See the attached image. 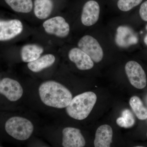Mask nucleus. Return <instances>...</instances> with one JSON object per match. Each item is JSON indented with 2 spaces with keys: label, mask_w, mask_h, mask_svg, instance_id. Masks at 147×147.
I'll return each instance as SVG.
<instances>
[{
  "label": "nucleus",
  "mask_w": 147,
  "mask_h": 147,
  "mask_svg": "<svg viewBox=\"0 0 147 147\" xmlns=\"http://www.w3.org/2000/svg\"><path fill=\"white\" fill-rule=\"evenodd\" d=\"M38 91L43 103L53 108H66L72 98L70 91L61 84L55 81L43 82L40 86Z\"/></svg>",
  "instance_id": "nucleus-1"
},
{
  "label": "nucleus",
  "mask_w": 147,
  "mask_h": 147,
  "mask_svg": "<svg viewBox=\"0 0 147 147\" xmlns=\"http://www.w3.org/2000/svg\"><path fill=\"white\" fill-rule=\"evenodd\" d=\"M97 100L93 92H87L72 98L66 107L67 115L72 118L82 120L86 118L91 112Z\"/></svg>",
  "instance_id": "nucleus-2"
},
{
  "label": "nucleus",
  "mask_w": 147,
  "mask_h": 147,
  "mask_svg": "<svg viewBox=\"0 0 147 147\" xmlns=\"http://www.w3.org/2000/svg\"><path fill=\"white\" fill-rule=\"evenodd\" d=\"M5 129L7 134L14 139L25 141L31 136L34 126L31 122L26 119L13 117L7 121Z\"/></svg>",
  "instance_id": "nucleus-3"
},
{
  "label": "nucleus",
  "mask_w": 147,
  "mask_h": 147,
  "mask_svg": "<svg viewBox=\"0 0 147 147\" xmlns=\"http://www.w3.org/2000/svg\"><path fill=\"white\" fill-rule=\"evenodd\" d=\"M78 46L91 58L94 62H100L103 59V50L97 40L90 35H85L79 40Z\"/></svg>",
  "instance_id": "nucleus-4"
},
{
  "label": "nucleus",
  "mask_w": 147,
  "mask_h": 147,
  "mask_svg": "<svg viewBox=\"0 0 147 147\" xmlns=\"http://www.w3.org/2000/svg\"><path fill=\"white\" fill-rule=\"evenodd\" d=\"M125 71L130 84L139 89L145 88L147 84L146 73L142 66L135 61H129L125 66Z\"/></svg>",
  "instance_id": "nucleus-5"
},
{
  "label": "nucleus",
  "mask_w": 147,
  "mask_h": 147,
  "mask_svg": "<svg viewBox=\"0 0 147 147\" xmlns=\"http://www.w3.org/2000/svg\"><path fill=\"white\" fill-rule=\"evenodd\" d=\"M45 32L59 38H65L69 33L70 27L63 17L55 16L45 21L42 24Z\"/></svg>",
  "instance_id": "nucleus-6"
},
{
  "label": "nucleus",
  "mask_w": 147,
  "mask_h": 147,
  "mask_svg": "<svg viewBox=\"0 0 147 147\" xmlns=\"http://www.w3.org/2000/svg\"><path fill=\"white\" fill-rule=\"evenodd\" d=\"M24 91L21 84L16 80L10 78H4L0 82V94L3 95L11 101L19 100Z\"/></svg>",
  "instance_id": "nucleus-7"
},
{
  "label": "nucleus",
  "mask_w": 147,
  "mask_h": 147,
  "mask_svg": "<svg viewBox=\"0 0 147 147\" xmlns=\"http://www.w3.org/2000/svg\"><path fill=\"white\" fill-rule=\"evenodd\" d=\"M23 30V24L18 19L0 21V41L14 38L20 34Z\"/></svg>",
  "instance_id": "nucleus-8"
},
{
  "label": "nucleus",
  "mask_w": 147,
  "mask_h": 147,
  "mask_svg": "<svg viewBox=\"0 0 147 147\" xmlns=\"http://www.w3.org/2000/svg\"><path fill=\"white\" fill-rule=\"evenodd\" d=\"M100 7L99 4L94 0L88 1L83 6L81 21L86 26H91L96 24L99 19Z\"/></svg>",
  "instance_id": "nucleus-9"
},
{
  "label": "nucleus",
  "mask_w": 147,
  "mask_h": 147,
  "mask_svg": "<svg viewBox=\"0 0 147 147\" xmlns=\"http://www.w3.org/2000/svg\"><path fill=\"white\" fill-rule=\"evenodd\" d=\"M62 146L64 147H83L86 141L79 129L67 127L62 131Z\"/></svg>",
  "instance_id": "nucleus-10"
},
{
  "label": "nucleus",
  "mask_w": 147,
  "mask_h": 147,
  "mask_svg": "<svg viewBox=\"0 0 147 147\" xmlns=\"http://www.w3.org/2000/svg\"><path fill=\"white\" fill-rule=\"evenodd\" d=\"M68 57L71 62L75 64L79 70H89L92 68L94 65L91 58L79 47L71 49L69 52Z\"/></svg>",
  "instance_id": "nucleus-11"
},
{
  "label": "nucleus",
  "mask_w": 147,
  "mask_h": 147,
  "mask_svg": "<svg viewBox=\"0 0 147 147\" xmlns=\"http://www.w3.org/2000/svg\"><path fill=\"white\" fill-rule=\"evenodd\" d=\"M113 130L108 125H103L98 128L94 141L95 147H109L112 142Z\"/></svg>",
  "instance_id": "nucleus-12"
},
{
  "label": "nucleus",
  "mask_w": 147,
  "mask_h": 147,
  "mask_svg": "<svg viewBox=\"0 0 147 147\" xmlns=\"http://www.w3.org/2000/svg\"><path fill=\"white\" fill-rule=\"evenodd\" d=\"M53 0H34L33 3L35 15L40 19H45L50 16L54 8Z\"/></svg>",
  "instance_id": "nucleus-13"
},
{
  "label": "nucleus",
  "mask_w": 147,
  "mask_h": 147,
  "mask_svg": "<svg viewBox=\"0 0 147 147\" xmlns=\"http://www.w3.org/2000/svg\"><path fill=\"white\" fill-rule=\"evenodd\" d=\"M43 48L36 44H28L21 50V57L24 62H31L37 59L43 53Z\"/></svg>",
  "instance_id": "nucleus-14"
},
{
  "label": "nucleus",
  "mask_w": 147,
  "mask_h": 147,
  "mask_svg": "<svg viewBox=\"0 0 147 147\" xmlns=\"http://www.w3.org/2000/svg\"><path fill=\"white\" fill-rule=\"evenodd\" d=\"M55 59L54 55L52 54H47L40 57L33 61L29 62L28 64V67L33 72H38L53 65Z\"/></svg>",
  "instance_id": "nucleus-15"
},
{
  "label": "nucleus",
  "mask_w": 147,
  "mask_h": 147,
  "mask_svg": "<svg viewBox=\"0 0 147 147\" xmlns=\"http://www.w3.org/2000/svg\"><path fill=\"white\" fill-rule=\"evenodd\" d=\"M11 8L18 13H28L33 7L32 0H4Z\"/></svg>",
  "instance_id": "nucleus-16"
},
{
  "label": "nucleus",
  "mask_w": 147,
  "mask_h": 147,
  "mask_svg": "<svg viewBox=\"0 0 147 147\" xmlns=\"http://www.w3.org/2000/svg\"><path fill=\"white\" fill-rule=\"evenodd\" d=\"M129 103L134 114L139 119H146L147 108L144 106L142 100L139 97L132 96L130 98Z\"/></svg>",
  "instance_id": "nucleus-17"
},
{
  "label": "nucleus",
  "mask_w": 147,
  "mask_h": 147,
  "mask_svg": "<svg viewBox=\"0 0 147 147\" xmlns=\"http://www.w3.org/2000/svg\"><path fill=\"white\" fill-rule=\"evenodd\" d=\"M143 0H119L117 3L118 7L123 11H127L139 5Z\"/></svg>",
  "instance_id": "nucleus-18"
},
{
  "label": "nucleus",
  "mask_w": 147,
  "mask_h": 147,
  "mask_svg": "<svg viewBox=\"0 0 147 147\" xmlns=\"http://www.w3.org/2000/svg\"><path fill=\"white\" fill-rule=\"evenodd\" d=\"M122 116L125 121L126 128L131 127L134 125L135 119L133 114L130 110L125 109L122 112Z\"/></svg>",
  "instance_id": "nucleus-19"
},
{
  "label": "nucleus",
  "mask_w": 147,
  "mask_h": 147,
  "mask_svg": "<svg viewBox=\"0 0 147 147\" xmlns=\"http://www.w3.org/2000/svg\"><path fill=\"white\" fill-rule=\"evenodd\" d=\"M139 15L142 20L147 22V1L143 3L141 5Z\"/></svg>",
  "instance_id": "nucleus-20"
},
{
  "label": "nucleus",
  "mask_w": 147,
  "mask_h": 147,
  "mask_svg": "<svg viewBox=\"0 0 147 147\" xmlns=\"http://www.w3.org/2000/svg\"><path fill=\"white\" fill-rule=\"evenodd\" d=\"M146 29L147 30V25L146 27ZM144 41L145 44L147 45V34L146 35V36H145L144 39Z\"/></svg>",
  "instance_id": "nucleus-21"
},
{
  "label": "nucleus",
  "mask_w": 147,
  "mask_h": 147,
  "mask_svg": "<svg viewBox=\"0 0 147 147\" xmlns=\"http://www.w3.org/2000/svg\"></svg>",
  "instance_id": "nucleus-22"
}]
</instances>
